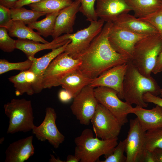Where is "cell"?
Wrapping results in <instances>:
<instances>
[{
  "label": "cell",
  "mask_w": 162,
  "mask_h": 162,
  "mask_svg": "<svg viewBox=\"0 0 162 162\" xmlns=\"http://www.w3.org/2000/svg\"><path fill=\"white\" fill-rule=\"evenodd\" d=\"M56 113L54 109L47 107L44 118L38 126L34 125L32 130L34 134L39 140H47L55 148H57L64 141L65 137L58 130L56 121Z\"/></svg>",
  "instance_id": "obj_13"
},
{
  "label": "cell",
  "mask_w": 162,
  "mask_h": 162,
  "mask_svg": "<svg viewBox=\"0 0 162 162\" xmlns=\"http://www.w3.org/2000/svg\"><path fill=\"white\" fill-rule=\"evenodd\" d=\"M94 89L89 85L85 87L73 98L70 106L72 113L82 125L89 124L99 103Z\"/></svg>",
  "instance_id": "obj_10"
},
{
  "label": "cell",
  "mask_w": 162,
  "mask_h": 162,
  "mask_svg": "<svg viewBox=\"0 0 162 162\" xmlns=\"http://www.w3.org/2000/svg\"><path fill=\"white\" fill-rule=\"evenodd\" d=\"M4 107L5 113L9 118L7 134L26 132L32 129L35 125L30 100L13 99L4 104Z\"/></svg>",
  "instance_id": "obj_5"
},
{
  "label": "cell",
  "mask_w": 162,
  "mask_h": 162,
  "mask_svg": "<svg viewBox=\"0 0 162 162\" xmlns=\"http://www.w3.org/2000/svg\"><path fill=\"white\" fill-rule=\"evenodd\" d=\"M19 0H0V5L8 8L14 7L16 2Z\"/></svg>",
  "instance_id": "obj_41"
},
{
  "label": "cell",
  "mask_w": 162,
  "mask_h": 162,
  "mask_svg": "<svg viewBox=\"0 0 162 162\" xmlns=\"http://www.w3.org/2000/svg\"><path fill=\"white\" fill-rule=\"evenodd\" d=\"M94 91L98 102L109 110L122 126L128 122V116L133 113L134 107L125 101L121 100L116 91L107 87L99 86L94 88Z\"/></svg>",
  "instance_id": "obj_7"
},
{
  "label": "cell",
  "mask_w": 162,
  "mask_h": 162,
  "mask_svg": "<svg viewBox=\"0 0 162 162\" xmlns=\"http://www.w3.org/2000/svg\"><path fill=\"white\" fill-rule=\"evenodd\" d=\"M32 63V60L28 58L24 61L16 63L10 62L5 59H0V74L13 70L21 71L28 70Z\"/></svg>",
  "instance_id": "obj_30"
},
{
  "label": "cell",
  "mask_w": 162,
  "mask_h": 162,
  "mask_svg": "<svg viewBox=\"0 0 162 162\" xmlns=\"http://www.w3.org/2000/svg\"><path fill=\"white\" fill-rule=\"evenodd\" d=\"M143 98L146 102L154 104L162 108V98L148 92L144 94Z\"/></svg>",
  "instance_id": "obj_36"
},
{
  "label": "cell",
  "mask_w": 162,
  "mask_h": 162,
  "mask_svg": "<svg viewBox=\"0 0 162 162\" xmlns=\"http://www.w3.org/2000/svg\"><path fill=\"white\" fill-rule=\"evenodd\" d=\"M142 162H156L155 158L152 152L145 149Z\"/></svg>",
  "instance_id": "obj_38"
},
{
  "label": "cell",
  "mask_w": 162,
  "mask_h": 162,
  "mask_svg": "<svg viewBox=\"0 0 162 162\" xmlns=\"http://www.w3.org/2000/svg\"><path fill=\"white\" fill-rule=\"evenodd\" d=\"M81 63L80 58H74L65 52L61 53L50 63L44 74L43 88L60 86L63 79L71 72L79 69Z\"/></svg>",
  "instance_id": "obj_6"
},
{
  "label": "cell",
  "mask_w": 162,
  "mask_h": 162,
  "mask_svg": "<svg viewBox=\"0 0 162 162\" xmlns=\"http://www.w3.org/2000/svg\"><path fill=\"white\" fill-rule=\"evenodd\" d=\"M113 23L139 34L149 35L159 33L149 23L128 13L121 14Z\"/></svg>",
  "instance_id": "obj_21"
},
{
  "label": "cell",
  "mask_w": 162,
  "mask_h": 162,
  "mask_svg": "<svg viewBox=\"0 0 162 162\" xmlns=\"http://www.w3.org/2000/svg\"><path fill=\"white\" fill-rule=\"evenodd\" d=\"M118 140V137L106 140L94 137L92 130L86 128L74 139V155L80 162H99L102 155L106 158L112 154Z\"/></svg>",
  "instance_id": "obj_3"
},
{
  "label": "cell",
  "mask_w": 162,
  "mask_h": 162,
  "mask_svg": "<svg viewBox=\"0 0 162 162\" xmlns=\"http://www.w3.org/2000/svg\"><path fill=\"white\" fill-rule=\"evenodd\" d=\"M112 24L106 22L88 48L78 58L82 61L79 69L93 79L108 69L130 60L117 52L109 42L108 37Z\"/></svg>",
  "instance_id": "obj_1"
},
{
  "label": "cell",
  "mask_w": 162,
  "mask_h": 162,
  "mask_svg": "<svg viewBox=\"0 0 162 162\" xmlns=\"http://www.w3.org/2000/svg\"><path fill=\"white\" fill-rule=\"evenodd\" d=\"M162 52V35L159 33L148 35L136 44L130 60L141 74L150 76Z\"/></svg>",
  "instance_id": "obj_4"
},
{
  "label": "cell",
  "mask_w": 162,
  "mask_h": 162,
  "mask_svg": "<svg viewBox=\"0 0 162 162\" xmlns=\"http://www.w3.org/2000/svg\"><path fill=\"white\" fill-rule=\"evenodd\" d=\"M146 132L137 117L130 120L129 128L125 139L126 162H142L145 149Z\"/></svg>",
  "instance_id": "obj_12"
},
{
  "label": "cell",
  "mask_w": 162,
  "mask_h": 162,
  "mask_svg": "<svg viewBox=\"0 0 162 162\" xmlns=\"http://www.w3.org/2000/svg\"><path fill=\"white\" fill-rule=\"evenodd\" d=\"M80 4V0H75L70 5L60 10L52 35L53 39L63 34L72 33L76 14L79 11Z\"/></svg>",
  "instance_id": "obj_16"
},
{
  "label": "cell",
  "mask_w": 162,
  "mask_h": 162,
  "mask_svg": "<svg viewBox=\"0 0 162 162\" xmlns=\"http://www.w3.org/2000/svg\"><path fill=\"white\" fill-rule=\"evenodd\" d=\"M8 32L6 28L0 27V48L4 52H11L16 49V40L12 38Z\"/></svg>",
  "instance_id": "obj_32"
},
{
  "label": "cell",
  "mask_w": 162,
  "mask_h": 162,
  "mask_svg": "<svg viewBox=\"0 0 162 162\" xmlns=\"http://www.w3.org/2000/svg\"><path fill=\"white\" fill-rule=\"evenodd\" d=\"M138 18L151 24L162 36V8L146 16Z\"/></svg>",
  "instance_id": "obj_34"
},
{
  "label": "cell",
  "mask_w": 162,
  "mask_h": 162,
  "mask_svg": "<svg viewBox=\"0 0 162 162\" xmlns=\"http://www.w3.org/2000/svg\"><path fill=\"white\" fill-rule=\"evenodd\" d=\"M13 20H17L27 25L37 21L41 16L46 14L32 9L28 10L22 7L12 8L10 9Z\"/></svg>",
  "instance_id": "obj_28"
},
{
  "label": "cell",
  "mask_w": 162,
  "mask_h": 162,
  "mask_svg": "<svg viewBox=\"0 0 162 162\" xmlns=\"http://www.w3.org/2000/svg\"><path fill=\"white\" fill-rule=\"evenodd\" d=\"M7 29L10 37H15L18 39L33 40L43 43L49 42L38 32H34L33 29L26 26L20 21L12 20Z\"/></svg>",
  "instance_id": "obj_24"
},
{
  "label": "cell",
  "mask_w": 162,
  "mask_h": 162,
  "mask_svg": "<svg viewBox=\"0 0 162 162\" xmlns=\"http://www.w3.org/2000/svg\"><path fill=\"white\" fill-rule=\"evenodd\" d=\"M72 0H42L28 5L31 9L48 14L59 11L70 5Z\"/></svg>",
  "instance_id": "obj_26"
},
{
  "label": "cell",
  "mask_w": 162,
  "mask_h": 162,
  "mask_svg": "<svg viewBox=\"0 0 162 162\" xmlns=\"http://www.w3.org/2000/svg\"><path fill=\"white\" fill-rule=\"evenodd\" d=\"M95 12L98 17L113 23L121 14L132 11L125 0H97Z\"/></svg>",
  "instance_id": "obj_15"
},
{
  "label": "cell",
  "mask_w": 162,
  "mask_h": 162,
  "mask_svg": "<svg viewBox=\"0 0 162 162\" xmlns=\"http://www.w3.org/2000/svg\"><path fill=\"white\" fill-rule=\"evenodd\" d=\"M66 162H79L80 159L75 155H69L68 156Z\"/></svg>",
  "instance_id": "obj_43"
},
{
  "label": "cell",
  "mask_w": 162,
  "mask_h": 162,
  "mask_svg": "<svg viewBox=\"0 0 162 162\" xmlns=\"http://www.w3.org/2000/svg\"><path fill=\"white\" fill-rule=\"evenodd\" d=\"M161 2H162V0H160Z\"/></svg>",
  "instance_id": "obj_46"
},
{
  "label": "cell",
  "mask_w": 162,
  "mask_h": 162,
  "mask_svg": "<svg viewBox=\"0 0 162 162\" xmlns=\"http://www.w3.org/2000/svg\"><path fill=\"white\" fill-rule=\"evenodd\" d=\"M30 136L10 144L5 151V162H24L33 156L34 148Z\"/></svg>",
  "instance_id": "obj_19"
},
{
  "label": "cell",
  "mask_w": 162,
  "mask_h": 162,
  "mask_svg": "<svg viewBox=\"0 0 162 162\" xmlns=\"http://www.w3.org/2000/svg\"><path fill=\"white\" fill-rule=\"evenodd\" d=\"M51 159L49 161L51 162H64V161H62L59 158H57L56 159L55 157L52 155H50Z\"/></svg>",
  "instance_id": "obj_44"
},
{
  "label": "cell",
  "mask_w": 162,
  "mask_h": 162,
  "mask_svg": "<svg viewBox=\"0 0 162 162\" xmlns=\"http://www.w3.org/2000/svg\"><path fill=\"white\" fill-rule=\"evenodd\" d=\"M126 141H120L115 147L111 154L99 162H126V156L124 155L125 151Z\"/></svg>",
  "instance_id": "obj_31"
},
{
  "label": "cell",
  "mask_w": 162,
  "mask_h": 162,
  "mask_svg": "<svg viewBox=\"0 0 162 162\" xmlns=\"http://www.w3.org/2000/svg\"><path fill=\"white\" fill-rule=\"evenodd\" d=\"M8 79L13 84L16 95L26 93L31 96L35 94L34 86L36 76L30 69L21 71L18 74L10 76Z\"/></svg>",
  "instance_id": "obj_23"
},
{
  "label": "cell",
  "mask_w": 162,
  "mask_h": 162,
  "mask_svg": "<svg viewBox=\"0 0 162 162\" xmlns=\"http://www.w3.org/2000/svg\"><path fill=\"white\" fill-rule=\"evenodd\" d=\"M91 122L96 137L104 140L118 137L122 126L109 110L99 103Z\"/></svg>",
  "instance_id": "obj_9"
},
{
  "label": "cell",
  "mask_w": 162,
  "mask_h": 162,
  "mask_svg": "<svg viewBox=\"0 0 162 162\" xmlns=\"http://www.w3.org/2000/svg\"><path fill=\"white\" fill-rule=\"evenodd\" d=\"M145 138V149L152 152L162 148V127L147 131Z\"/></svg>",
  "instance_id": "obj_29"
},
{
  "label": "cell",
  "mask_w": 162,
  "mask_h": 162,
  "mask_svg": "<svg viewBox=\"0 0 162 162\" xmlns=\"http://www.w3.org/2000/svg\"><path fill=\"white\" fill-rule=\"evenodd\" d=\"M67 34H64L53 39L51 42L42 44L39 42L26 39H18L16 40L15 48L23 52L28 58L34 57L35 54L41 50L53 49L60 47L68 42Z\"/></svg>",
  "instance_id": "obj_18"
},
{
  "label": "cell",
  "mask_w": 162,
  "mask_h": 162,
  "mask_svg": "<svg viewBox=\"0 0 162 162\" xmlns=\"http://www.w3.org/2000/svg\"><path fill=\"white\" fill-rule=\"evenodd\" d=\"M59 11L46 14L43 19L36 21L28 25L32 29H35L40 35L46 38L52 36L54 30L56 20Z\"/></svg>",
  "instance_id": "obj_27"
},
{
  "label": "cell",
  "mask_w": 162,
  "mask_h": 162,
  "mask_svg": "<svg viewBox=\"0 0 162 162\" xmlns=\"http://www.w3.org/2000/svg\"><path fill=\"white\" fill-rule=\"evenodd\" d=\"M128 66L127 62L114 67L93 79L89 85L94 88L104 86L112 88L118 92L120 99H123V82Z\"/></svg>",
  "instance_id": "obj_14"
},
{
  "label": "cell",
  "mask_w": 162,
  "mask_h": 162,
  "mask_svg": "<svg viewBox=\"0 0 162 162\" xmlns=\"http://www.w3.org/2000/svg\"><path fill=\"white\" fill-rule=\"evenodd\" d=\"M12 20L10 9L0 5V27L7 28Z\"/></svg>",
  "instance_id": "obj_35"
},
{
  "label": "cell",
  "mask_w": 162,
  "mask_h": 162,
  "mask_svg": "<svg viewBox=\"0 0 162 162\" xmlns=\"http://www.w3.org/2000/svg\"><path fill=\"white\" fill-rule=\"evenodd\" d=\"M58 97L60 100L64 103L68 102L73 98L70 93L65 89L61 90L59 92Z\"/></svg>",
  "instance_id": "obj_37"
},
{
  "label": "cell",
  "mask_w": 162,
  "mask_h": 162,
  "mask_svg": "<svg viewBox=\"0 0 162 162\" xmlns=\"http://www.w3.org/2000/svg\"><path fill=\"white\" fill-rule=\"evenodd\" d=\"M133 113L145 131L162 127V108L158 105L151 109L136 106Z\"/></svg>",
  "instance_id": "obj_20"
},
{
  "label": "cell",
  "mask_w": 162,
  "mask_h": 162,
  "mask_svg": "<svg viewBox=\"0 0 162 162\" xmlns=\"http://www.w3.org/2000/svg\"><path fill=\"white\" fill-rule=\"evenodd\" d=\"M147 36L134 33L112 23L108 38L117 52L130 60L136 44Z\"/></svg>",
  "instance_id": "obj_11"
},
{
  "label": "cell",
  "mask_w": 162,
  "mask_h": 162,
  "mask_svg": "<svg viewBox=\"0 0 162 162\" xmlns=\"http://www.w3.org/2000/svg\"><path fill=\"white\" fill-rule=\"evenodd\" d=\"M160 97L162 98V88H161L160 94Z\"/></svg>",
  "instance_id": "obj_45"
},
{
  "label": "cell",
  "mask_w": 162,
  "mask_h": 162,
  "mask_svg": "<svg viewBox=\"0 0 162 162\" xmlns=\"http://www.w3.org/2000/svg\"><path fill=\"white\" fill-rule=\"evenodd\" d=\"M127 63L123 82V99L131 105L146 108L148 104L143 99L144 94L148 92L158 96L161 88L152 76L147 77L141 74L130 60Z\"/></svg>",
  "instance_id": "obj_2"
},
{
  "label": "cell",
  "mask_w": 162,
  "mask_h": 162,
  "mask_svg": "<svg viewBox=\"0 0 162 162\" xmlns=\"http://www.w3.org/2000/svg\"><path fill=\"white\" fill-rule=\"evenodd\" d=\"M134 13L140 18L146 16L162 8L160 0H125Z\"/></svg>",
  "instance_id": "obj_25"
},
{
  "label": "cell",
  "mask_w": 162,
  "mask_h": 162,
  "mask_svg": "<svg viewBox=\"0 0 162 162\" xmlns=\"http://www.w3.org/2000/svg\"><path fill=\"white\" fill-rule=\"evenodd\" d=\"M70 42V40L64 45L52 50L51 52L40 57L35 58L34 57L28 58L32 61V65L29 69L36 76L34 86L35 94L40 93L44 89L42 85L43 76L50 64L58 56L65 52L68 44Z\"/></svg>",
  "instance_id": "obj_17"
},
{
  "label": "cell",
  "mask_w": 162,
  "mask_h": 162,
  "mask_svg": "<svg viewBox=\"0 0 162 162\" xmlns=\"http://www.w3.org/2000/svg\"><path fill=\"white\" fill-rule=\"evenodd\" d=\"M41 0H19L16 2L13 8L22 7L25 5H28L29 4L38 2Z\"/></svg>",
  "instance_id": "obj_40"
},
{
  "label": "cell",
  "mask_w": 162,
  "mask_h": 162,
  "mask_svg": "<svg viewBox=\"0 0 162 162\" xmlns=\"http://www.w3.org/2000/svg\"><path fill=\"white\" fill-rule=\"evenodd\" d=\"M152 152L155 158L156 162H162V148H157Z\"/></svg>",
  "instance_id": "obj_42"
},
{
  "label": "cell",
  "mask_w": 162,
  "mask_h": 162,
  "mask_svg": "<svg viewBox=\"0 0 162 162\" xmlns=\"http://www.w3.org/2000/svg\"><path fill=\"white\" fill-rule=\"evenodd\" d=\"M97 0H80L81 4L79 12L86 18V20L90 22L98 20L94 4Z\"/></svg>",
  "instance_id": "obj_33"
},
{
  "label": "cell",
  "mask_w": 162,
  "mask_h": 162,
  "mask_svg": "<svg viewBox=\"0 0 162 162\" xmlns=\"http://www.w3.org/2000/svg\"><path fill=\"white\" fill-rule=\"evenodd\" d=\"M90 22L87 27L74 33L67 34L68 38L71 42L64 52L74 58H78L88 48L93 40L101 31L104 21L100 19Z\"/></svg>",
  "instance_id": "obj_8"
},
{
  "label": "cell",
  "mask_w": 162,
  "mask_h": 162,
  "mask_svg": "<svg viewBox=\"0 0 162 162\" xmlns=\"http://www.w3.org/2000/svg\"><path fill=\"white\" fill-rule=\"evenodd\" d=\"M162 72V52L158 56L152 73L154 74Z\"/></svg>",
  "instance_id": "obj_39"
},
{
  "label": "cell",
  "mask_w": 162,
  "mask_h": 162,
  "mask_svg": "<svg viewBox=\"0 0 162 162\" xmlns=\"http://www.w3.org/2000/svg\"><path fill=\"white\" fill-rule=\"evenodd\" d=\"M92 79L78 69L65 76L61 81L60 86L70 93L73 98L83 88L89 85Z\"/></svg>",
  "instance_id": "obj_22"
}]
</instances>
